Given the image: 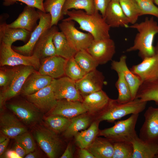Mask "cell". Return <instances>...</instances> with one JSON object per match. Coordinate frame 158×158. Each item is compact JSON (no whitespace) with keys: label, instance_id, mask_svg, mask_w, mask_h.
Returning <instances> with one entry per match:
<instances>
[{"label":"cell","instance_id":"6da1fadb","mask_svg":"<svg viewBox=\"0 0 158 158\" xmlns=\"http://www.w3.org/2000/svg\"><path fill=\"white\" fill-rule=\"evenodd\" d=\"M129 28L136 30L138 32L134 38L133 45L126 51L130 52L138 50V55L142 60L155 55L153 43L155 35L158 34V24L153 17H146L143 21L132 24Z\"/></svg>","mask_w":158,"mask_h":158},{"label":"cell","instance_id":"7a4b0ae2","mask_svg":"<svg viewBox=\"0 0 158 158\" xmlns=\"http://www.w3.org/2000/svg\"><path fill=\"white\" fill-rule=\"evenodd\" d=\"M66 15L68 17L63 20L76 22L79 25V28L91 34L94 40L110 38L111 27L99 11L88 14L83 10L73 9L68 11Z\"/></svg>","mask_w":158,"mask_h":158},{"label":"cell","instance_id":"3957f363","mask_svg":"<svg viewBox=\"0 0 158 158\" xmlns=\"http://www.w3.org/2000/svg\"><path fill=\"white\" fill-rule=\"evenodd\" d=\"M147 102L135 98L128 102L120 104L116 100L110 99L106 107L102 111L99 120L113 122L129 114H139L145 109Z\"/></svg>","mask_w":158,"mask_h":158},{"label":"cell","instance_id":"277c9868","mask_svg":"<svg viewBox=\"0 0 158 158\" xmlns=\"http://www.w3.org/2000/svg\"><path fill=\"white\" fill-rule=\"evenodd\" d=\"M139 114H132L128 118L119 121L111 127L101 130L99 135L114 142L131 143L138 136L135 130Z\"/></svg>","mask_w":158,"mask_h":158},{"label":"cell","instance_id":"5b68a950","mask_svg":"<svg viewBox=\"0 0 158 158\" xmlns=\"http://www.w3.org/2000/svg\"><path fill=\"white\" fill-rule=\"evenodd\" d=\"M59 27L71 45L77 51L86 50L94 40L90 33L81 32L77 29L73 20H63Z\"/></svg>","mask_w":158,"mask_h":158},{"label":"cell","instance_id":"8992f818","mask_svg":"<svg viewBox=\"0 0 158 158\" xmlns=\"http://www.w3.org/2000/svg\"><path fill=\"white\" fill-rule=\"evenodd\" d=\"M10 46L0 43V64L1 66H14L19 65L30 66L35 69L39 70L40 60L35 56H25L14 51Z\"/></svg>","mask_w":158,"mask_h":158},{"label":"cell","instance_id":"52a82bcc","mask_svg":"<svg viewBox=\"0 0 158 158\" xmlns=\"http://www.w3.org/2000/svg\"><path fill=\"white\" fill-rule=\"evenodd\" d=\"M40 15L39 24L32 32L29 41L20 46H14L13 49L16 52L25 56L32 55L35 46L42 35L51 27V17L49 13L37 10Z\"/></svg>","mask_w":158,"mask_h":158},{"label":"cell","instance_id":"ba28073f","mask_svg":"<svg viewBox=\"0 0 158 158\" xmlns=\"http://www.w3.org/2000/svg\"><path fill=\"white\" fill-rule=\"evenodd\" d=\"M35 69L32 66H26L16 69L14 77L10 83L6 87L2 89L0 92V108H2L6 100L16 96L20 92L26 79Z\"/></svg>","mask_w":158,"mask_h":158},{"label":"cell","instance_id":"9c48e42d","mask_svg":"<svg viewBox=\"0 0 158 158\" xmlns=\"http://www.w3.org/2000/svg\"><path fill=\"white\" fill-rule=\"evenodd\" d=\"M34 135L41 148L49 158L57 157L61 148V143L56 132L42 127L37 129Z\"/></svg>","mask_w":158,"mask_h":158},{"label":"cell","instance_id":"30bf717a","mask_svg":"<svg viewBox=\"0 0 158 158\" xmlns=\"http://www.w3.org/2000/svg\"><path fill=\"white\" fill-rule=\"evenodd\" d=\"M57 99H66L82 102V97L78 92L75 81L66 76L54 79L51 83Z\"/></svg>","mask_w":158,"mask_h":158},{"label":"cell","instance_id":"8fae6325","mask_svg":"<svg viewBox=\"0 0 158 158\" xmlns=\"http://www.w3.org/2000/svg\"><path fill=\"white\" fill-rule=\"evenodd\" d=\"M144 116L145 121L140 130L139 138L158 145V107H149Z\"/></svg>","mask_w":158,"mask_h":158},{"label":"cell","instance_id":"7c38bea8","mask_svg":"<svg viewBox=\"0 0 158 158\" xmlns=\"http://www.w3.org/2000/svg\"><path fill=\"white\" fill-rule=\"evenodd\" d=\"M99 64H104L111 60L115 53L114 42L110 38L94 40L86 50Z\"/></svg>","mask_w":158,"mask_h":158},{"label":"cell","instance_id":"4fadbf2b","mask_svg":"<svg viewBox=\"0 0 158 158\" xmlns=\"http://www.w3.org/2000/svg\"><path fill=\"white\" fill-rule=\"evenodd\" d=\"M6 105L26 124L36 123L40 118L41 110L28 100L10 103Z\"/></svg>","mask_w":158,"mask_h":158},{"label":"cell","instance_id":"5bb4252c","mask_svg":"<svg viewBox=\"0 0 158 158\" xmlns=\"http://www.w3.org/2000/svg\"><path fill=\"white\" fill-rule=\"evenodd\" d=\"M104 77L102 73L95 69L75 81L76 87L82 97L102 90Z\"/></svg>","mask_w":158,"mask_h":158},{"label":"cell","instance_id":"9a60e30c","mask_svg":"<svg viewBox=\"0 0 158 158\" xmlns=\"http://www.w3.org/2000/svg\"><path fill=\"white\" fill-rule=\"evenodd\" d=\"M58 31V28L56 25H53L45 32L37 42L32 55L40 60L56 55L53 37Z\"/></svg>","mask_w":158,"mask_h":158},{"label":"cell","instance_id":"2e32d148","mask_svg":"<svg viewBox=\"0 0 158 158\" xmlns=\"http://www.w3.org/2000/svg\"><path fill=\"white\" fill-rule=\"evenodd\" d=\"M140 63L133 66L130 71L138 76L142 83L158 78V55L145 58Z\"/></svg>","mask_w":158,"mask_h":158},{"label":"cell","instance_id":"e0dca14e","mask_svg":"<svg viewBox=\"0 0 158 158\" xmlns=\"http://www.w3.org/2000/svg\"><path fill=\"white\" fill-rule=\"evenodd\" d=\"M27 100L41 111H52L56 105L58 100L51 84L32 94L26 96Z\"/></svg>","mask_w":158,"mask_h":158},{"label":"cell","instance_id":"ac0fdd59","mask_svg":"<svg viewBox=\"0 0 158 158\" xmlns=\"http://www.w3.org/2000/svg\"><path fill=\"white\" fill-rule=\"evenodd\" d=\"M67 59L55 55L40 59V66L39 73L42 75L57 79L65 75Z\"/></svg>","mask_w":158,"mask_h":158},{"label":"cell","instance_id":"d6986e66","mask_svg":"<svg viewBox=\"0 0 158 158\" xmlns=\"http://www.w3.org/2000/svg\"><path fill=\"white\" fill-rule=\"evenodd\" d=\"M127 57L125 55H122L119 61H113L111 68L117 73H122L128 84L130 88L132 100L134 99L142 82L140 78L133 73L127 66Z\"/></svg>","mask_w":158,"mask_h":158},{"label":"cell","instance_id":"ffe728a7","mask_svg":"<svg viewBox=\"0 0 158 158\" xmlns=\"http://www.w3.org/2000/svg\"><path fill=\"white\" fill-rule=\"evenodd\" d=\"M87 111L82 102L66 99L58 100L57 104L51 111V115L61 116L72 118Z\"/></svg>","mask_w":158,"mask_h":158},{"label":"cell","instance_id":"44dd1931","mask_svg":"<svg viewBox=\"0 0 158 158\" xmlns=\"http://www.w3.org/2000/svg\"><path fill=\"white\" fill-rule=\"evenodd\" d=\"M40 19V15L35 8L26 5L17 18L8 24L12 28H20L32 32L38 25L37 22Z\"/></svg>","mask_w":158,"mask_h":158},{"label":"cell","instance_id":"7402d4cb","mask_svg":"<svg viewBox=\"0 0 158 158\" xmlns=\"http://www.w3.org/2000/svg\"><path fill=\"white\" fill-rule=\"evenodd\" d=\"M31 33L24 29L9 27L6 21L1 20L0 43H2L11 46L12 44L17 40L27 43L30 39Z\"/></svg>","mask_w":158,"mask_h":158},{"label":"cell","instance_id":"603a6c76","mask_svg":"<svg viewBox=\"0 0 158 158\" xmlns=\"http://www.w3.org/2000/svg\"><path fill=\"white\" fill-rule=\"evenodd\" d=\"M103 17L111 28H129L130 23L119 1H111Z\"/></svg>","mask_w":158,"mask_h":158},{"label":"cell","instance_id":"cb8c5ba5","mask_svg":"<svg viewBox=\"0 0 158 158\" xmlns=\"http://www.w3.org/2000/svg\"><path fill=\"white\" fill-rule=\"evenodd\" d=\"M1 132L9 138H15L27 132L26 127L13 114L6 113L0 118Z\"/></svg>","mask_w":158,"mask_h":158},{"label":"cell","instance_id":"d4e9b609","mask_svg":"<svg viewBox=\"0 0 158 158\" xmlns=\"http://www.w3.org/2000/svg\"><path fill=\"white\" fill-rule=\"evenodd\" d=\"M53 79L35 71L26 79L20 92L25 96L34 94L50 85Z\"/></svg>","mask_w":158,"mask_h":158},{"label":"cell","instance_id":"484cf974","mask_svg":"<svg viewBox=\"0 0 158 158\" xmlns=\"http://www.w3.org/2000/svg\"><path fill=\"white\" fill-rule=\"evenodd\" d=\"M82 103L87 111H102L108 105L110 99L102 90L90 94L83 98Z\"/></svg>","mask_w":158,"mask_h":158},{"label":"cell","instance_id":"4316f807","mask_svg":"<svg viewBox=\"0 0 158 158\" xmlns=\"http://www.w3.org/2000/svg\"><path fill=\"white\" fill-rule=\"evenodd\" d=\"M131 143L133 148L132 158H153L157 157V144L144 141L138 136Z\"/></svg>","mask_w":158,"mask_h":158},{"label":"cell","instance_id":"83f0119b","mask_svg":"<svg viewBox=\"0 0 158 158\" xmlns=\"http://www.w3.org/2000/svg\"><path fill=\"white\" fill-rule=\"evenodd\" d=\"M88 148L95 158L112 157L114 143L107 138H96Z\"/></svg>","mask_w":158,"mask_h":158},{"label":"cell","instance_id":"f1b7e54d","mask_svg":"<svg viewBox=\"0 0 158 158\" xmlns=\"http://www.w3.org/2000/svg\"><path fill=\"white\" fill-rule=\"evenodd\" d=\"M135 98L145 102L154 101L158 105V78L142 83L138 90Z\"/></svg>","mask_w":158,"mask_h":158},{"label":"cell","instance_id":"f546056e","mask_svg":"<svg viewBox=\"0 0 158 158\" xmlns=\"http://www.w3.org/2000/svg\"><path fill=\"white\" fill-rule=\"evenodd\" d=\"M56 55L66 59L74 57L77 51L70 44L61 31H57L53 37Z\"/></svg>","mask_w":158,"mask_h":158},{"label":"cell","instance_id":"4dcf8cb0","mask_svg":"<svg viewBox=\"0 0 158 158\" xmlns=\"http://www.w3.org/2000/svg\"><path fill=\"white\" fill-rule=\"evenodd\" d=\"M66 0H44L43 6L46 13L51 17V27L56 25L63 16L62 9Z\"/></svg>","mask_w":158,"mask_h":158},{"label":"cell","instance_id":"1f68e13d","mask_svg":"<svg viewBox=\"0 0 158 158\" xmlns=\"http://www.w3.org/2000/svg\"><path fill=\"white\" fill-rule=\"evenodd\" d=\"M98 133V123L95 121L87 129L78 133L75 135L76 142L80 148H88Z\"/></svg>","mask_w":158,"mask_h":158},{"label":"cell","instance_id":"d6a6232c","mask_svg":"<svg viewBox=\"0 0 158 158\" xmlns=\"http://www.w3.org/2000/svg\"><path fill=\"white\" fill-rule=\"evenodd\" d=\"M84 114L71 118L69 125L64 131V135L65 137L70 138L75 136L79 131L85 130L87 127L90 119L88 116Z\"/></svg>","mask_w":158,"mask_h":158},{"label":"cell","instance_id":"836d02e7","mask_svg":"<svg viewBox=\"0 0 158 158\" xmlns=\"http://www.w3.org/2000/svg\"><path fill=\"white\" fill-rule=\"evenodd\" d=\"M71 9L84 10L88 14L98 11L95 8L93 0H66L62 9L63 16L66 15V12Z\"/></svg>","mask_w":158,"mask_h":158},{"label":"cell","instance_id":"e575fe53","mask_svg":"<svg viewBox=\"0 0 158 158\" xmlns=\"http://www.w3.org/2000/svg\"><path fill=\"white\" fill-rule=\"evenodd\" d=\"M122 10L128 20L130 24L136 23L141 12L139 6L135 0H119Z\"/></svg>","mask_w":158,"mask_h":158},{"label":"cell","instance_id":"d590c367","mask_svg":"<svg viewBox=\"0 0 158 158\" xmlns=\"http://www.w3.org/2000/svg\"><path fill=\"white\" fill-rule=\"evenodd\" d=\"M117 73L118 78L116 82V86L118 95L116 101L119 103L123 104L133 100L130 86L123 74L121 72Z\"/></svg>","mask_w":158,"mask_h":158},{"label":"cell","instance_id":"8d00e7d4","mask_svg":"<svg viewBox=\"0 0 158 158\" xmlns=\"http://www.w3.org/2000/svg\"><path fill=\"white\" fill-rule=\"evenodd\" d=\"M74 58L79 66L87 73L96 69L99 65L96 60L86 50L78 51Z\"/></svg>","mask_w":158,"mask_h":158},{"label":"cell","instance_id":"74e56055","mask_svg":"<svg viewBox=\"0 0 158 158\" xmlns=\"http://www.w3.org/2000/svg\"><path fill=\"white\" fill-rule=\"evenodd\" d=\"M45 122L50 129L55 132L65 131L69 125L71 119L58 115H52L48 117Z\"/></svg>","mask_w":158,"mask_h":158},{"label":"cell","instance_id":"f35d334b","mask_svg":"<svg viewBox=\"0 0 158 158\" xmlns=\"http://www.w3.org/2000/svg\"><path fill=\"white\" fill-rule=\"evenodd\" d=\"M86 73L76 62L74 57L67 59L65 69L66 76L76 81L81 79Z\"/></svg>","mask_w":158,"mask_h":158},{"label":"cell","instance_id":"ab89813d","mask_svg":"<svg viewBox=\"0 0 158 158\" xmlns=\"http://www.w3.org/2000/svg\"><path fill=\"white\" fill-rule=\"evenodd\" d=\"M133 152V148L131 143L114 142V153L112 158H132Z\"/></svg>","mask_w":158,"mask_h":158},{"label":"cell","instance_id":"60d3db41","mask_svg":"<svg viewBox=\"0 0 158 158\" xmlns=\"http://www.w3.org/2000/svg\"><path fill=\"white\" fill-rule=\"evenodd\" d=\"M141 12V16L150 15L158 18V7L154 4V0H135Z\"/></svg>","mask_w":158,"mask_h":158},{"label":"cell","instance_id":"b9f144b4","mask_svg":"<svg viewBox=\"0 0 158 158\" xmlns=\"http://www.w3.org/2000/svg\"><path fill=\"white\" fill-rule=\"evenodd\" d=\"M16 142L20 144L26 150L27 154L34 151L35 145L30 134L27 132L15 138Z\"/></svg>","mask_w":158,"mask_h":158},{"label":"cell","instance_id":"7bdbcfd3","mask_svg":"<svg viewBox=\"0 0 158 158\" xmlns=\"http://www.w3.org/2000/svg\"><path fill=\"white\" fill-rule=\"evenodd\" d=\"M3 5L5 6H9L14 4L17 2H20L27 6L37 8L44 12L43 3L44 0H2Z\"/></svg>","mask_w":158,"mask_h":158},{"label":"cell","instance_id":"ee69618b","mask_svg":"<svg viewBox=\"0 0 158 158\" xmlns=\"http://www.w3.org/2000/svg\"><path fill=\"white\" fill-rule=\"evenodd\" d=\"M16 69H1L0 86L2 89L6 87L10 83L14 75Z\"/></svg>","mask_w":158,"mask_h":158},{"label":"cell","instance_id":"f6af8a7d","mask_svg":"<svg viewBox=\"0 0 158 158\" xmlns=\"http://www.w3.org/2000/svg\"><path fill=\"white\" fill-rule=\"evenodd\" d=\"M96 10L104 17L111 0H93Z\"/></svg>","mask_w":158,"mask_h":158},{"label":"cell","instance_id":"bcb514c9","mask_svg":"<svg viewBox=\"0 0 158 158\" xmlns=\"http://www.w3.org/2000/svg\"><path fill=\"white\" fill-rule=\"evenodd\" d=\"M14 150L20 158H23L27 154V152L25 148L20 144L16 142Z\"/></svg>","mask_w":158,"mask_h":158},{"label":"cell","instance_id":"7dc6e473","mask_svg":"<svg viewBox=\"0 0 158 158\" xmlns=\"http://www.w3.org/2000/svg\"><path fill=\"white\" fill-rule=\"evenodd\" d=\"M73 157L72 145L69 143L67 146L64 152L60 157L61 158H72Z\"/></svg>","mask_w":158,"mask_h":158},{"label":"cell","instance_id":"c3c4849f","mask_svg":"<svg viewBox=\"0 0 158 158\" xmlns=\"http://www.w3.org/2000/svg\"><path fill=\"white\" fill-rule=\"evenodd\" d=\"M86 148H80L78 152V155L80 158H95L93 155Z\"/></svg>","mask_w":158,"mask_h":158},{"label":"cell","instance_id":"681fc988","mask_svg":"<svg viewBox=\"0 0 158 158\" xmlns=\"http://www.w3.org/2000/svg\"><path fill=\"white\" fill-rule=\"evenodd\" d=\"M5 157L6 158H20L14 150H8L5 154Z\"/></svg>","mask_w":158,"mask_h":158},{"label":"cell","instance_id":"f907efd6","mask_svg":"<svg viewBox=\"0 0 158 158\" xmlns=\"http://www.w3.org/2000/svg\"><path fill=\"white\" fill-rule=\"evenodd\" d=\"M9 141V138L8 137L4 141L0 143V155L1 156L5 150Z\"/></svg>","mask_w":158,"mask_h":158},{"label":"cell","instance_id":"816d5d0a","mask_svg":"<svg viewBox=\"0 0 158 158\" xmlns=\"http://www.w3.org/2000/svg\"><path fill=\"white\" fill-rule=\"evenodd\" d=\"M39 157V154L37 151H33L27 154L25 157V158H35Z\"/></svg>","mask_w":158,"mask_h":158},{"label":"cell","instance_id":"f5cc1de1","mask_svg":"<svg viewBox=\"0 0 158 158\" xmlns=\"http://www.w3.org/2000/svg\"><path fill=\"white\" fill-rule=\"evenodd\" d=\"M8 138V137L4 135L1 136L0 138V143L5 140Z\"/></svg>","mask_w":158,"mask_h":158},{"label":"cell","instance_id":"db71d44e","mask_svg":"<svg viewBox=\"0 0 158 158\" xmlns=\"http://www.w3.org/2000/svg\"><path fill=\"white\" fill-rule=\"evenodd\" d=\"M154 51L155 54L158 55V41L156 45L154 47Z\"/></svg>","mask_w":158,"mask_h":158},{"label":"cell","instance_id":"11a10c76","mask_svg":"<svg viewBox=\"0 0 158 158\" xmlns=\"http://www.w3.org/2000/svg\"><path fill=\"white\" fill-rule=\"evenodd\" d=\"M154 3L158 6V0H154Z\"/></svg>","mask_w":158,"mask_h":158},{"label":"cell","instance_id":"9f6ffc18","mask_svg":"<svg viewBox=\"0 0 158 158\" xmlns=\"http://www.w3.org/2000/svg\"><path fill=\"white\" fill-rule=\"evenodd\" d=\"M111 1H119V0H111Z\"/></svg>","mask_w":158,"mask_h":158},{"label":"cell","instance_id":"6f0895ef","mask_svg":"<svg viewBox=\"0 0 158 158\" xmlns=\"http://www.w3.org/2000/svg\"><path fill=\"white\" fill-rule=\"evenodd\" d=\"M157 157H158V150L157 152Z\"/></svg>","mask_w":158,"mask_h":158}]
</instances>
